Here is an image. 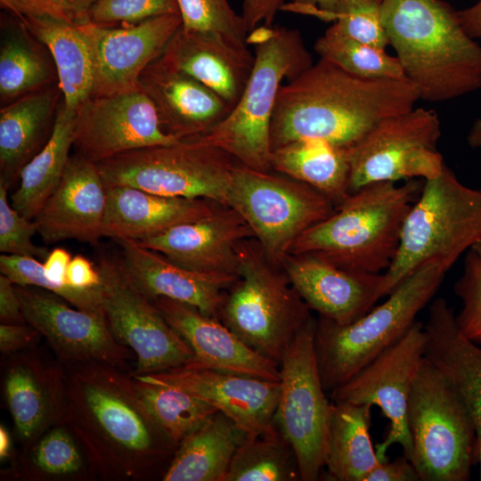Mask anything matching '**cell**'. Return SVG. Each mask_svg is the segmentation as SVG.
Segmentation results:
<instances>
[{
    "label": "cell",
    "instance_id": "cell-29",
    "mask_svg": "<svg viewBox=\"0 0 481 481\" xmlns=\"http://www.w3.org/2000/svg\"><path fill=\"white\" fill-rule=\"evenodd\" d=\"M424 329L427 336L424 357L447 378L474 421L481 480V347L461 332L452 309L441 298L429 306Z\"/></svg>",
    "mask_w": 481,
    "mask_h": 481
},
{
    "label": "cell",
    "instance_id": "cell-37",
    "mask_svg": "<svg viewBox=\"0 0 481 481\" xmlns=\"http://www.w3.org/2000/svg\"><path fill=\"white\" fill-rule=\"evenodd\" d=\"M298 460L289 442L274 425L237 448L224 481H296Z\"/></svg>",
    "mask_w": 481,
    "mask_h": 481
},
{
    "label": "cell",
    "instance_id": "cell-31",
    "mask_svg": "<svg viewBox=\"0 0 481 481\" xmlns=\"http://www.w3.org/2000/svg\"><path fill=\"white\" fill-rule=\"evenodd\" d=\"M248 435L221 412L210 416L177 446L163 481H224Z\"/></svg>",
    "mask_w": 481,
    "mask_h": 481
},
{
    "label": "cell",
    "instance_id": "cell-43",
    "mask_svg": "<svg viewBox=\"0 0 481 481\" xmlns=\"http://www.w3.org/2000/svg\"><path fill=\"white\" fill-rule=\"evenodd\" d=\"M381 5L382 0H341L332 25L350 38L386 49L389 44Z\"/></svg>",
    "mask_w": 481,
    "mask_h": 481
},
{
    "label": "cell",
    "instance_id": "cell-22",
    "mask_svg": "<svg viewBox=\"0 0 481 481\" xmlns=\"http://www.w3.org/2000/svg\"><path fill=\"white\" fill-rule=\"evenodd\" d=\"M255 234L244 218L223 206L211 215L136 241L199 273L239 276L237 246Z\"/></svg>",
    "mask_w": 481,
    "mask_h": 481
},
{
    "label": "cell",
    "instance_id": "cell-25",
    "mask_svg": "<svg viewBox=\"0 0 481 481\" xmlns=\"http://www.w3.org/2000/svg\"><path fill=\"white\" fill-rule=\"evenodd\" d=\"M139 87L155 106L163 130L179 140L206 135L232 110L212 89L159 57L141 74Z\"/></svg>",
    "mask_w": 481,
    "mask_h": 481
},
{
    "label": "cell",
    "instance_id": "cell-53",
    "mask_svg": "<svg viewBox=\"0 0 481 481\" xmlns=\"http://www.w3.org/2000/svg\"><path fill=\"white\" fill-rule=\"evenodd\" d=\"M341 0H291L282 10L312 14L325 21H334Z\"/></svg>",
    "mask_w": 481,
    "mask_h": 481
},
{
    "label": "cell",
    "instance_id": "cell-15",
    "mask_svg": "<svg viewBox=\"0 0 481 481\" xmlns=\"http://www.w3.org/2000/svg\"><path fill=\"white\" fill-rule=\"evenodd\" d=\"M426 343L424 326L416 321L396 343L331 391L332 402L375 405L388 419V433L375 449L380 462L387 461V450L394 444H399L412 461L408 404L412 383L425 358Z\"/></svg>",
    "mask_w": 481,
    "mask_h": 481
},
{
    "label": "cell",
    "instance_id": "cell-47",
    "mask_svg": "<svg viewBox=\"0 0 481 481\" xmlns=\"http://www.w3.org/2000/svg\"><path fill=\"white\" fill-rule=\"evenodd\" d=\"M98 0H0L1 8L15 16L48 17L76 25L89 22Z\"/></svg>",
    "mask_w": 481,
    "mask_h": 481
},
{
    "label": "cell",
    "instance_id": "cell-34",
    "mask_svg": "<svg viewBox=\"0 0 481 481\" xmlns=\"http://www.w3.org/2000/svg\"><path fill=\"white\" fill-rule=\"evenodd\" d=\"M16 17L48 48L56 66L62 100L68 108L77 110L91 96L93 89L92 58L80 25L48 17Z\"/></svg>",
    "mask_w": 481,
    "mask_h": 481
},
{
    "label": "cell",
    "instance_id": "cell-56",
    "mask_svg": "<svg viewBox=\"0 0 481 481\" xmlns=\"http://www.w3.org/2000/svg\"><path fill=\"white\" fill-rule=\"evenodd\" d=\"M12 438L6 428L0 426V460L4 461L11 456Z\"/></svg>",
    "mask_w": 481,
    "mask_h": 481
},
{
    "label": "cell",
    "instance_id": "cell-24",
    "mask_svg": "<svg viewBox=\"0 0 481 481\" xmlns=\"http://www.w3.org/2000/svg\"><path fill=\"white\" fill-rule=\"evenodd\" d=\"M151 301L192 350L194 358L188 364L280 380L279 363L250 348L218 318L167 298Z\"/></svg>",
    "mask_w": 481,
    "mask_h": 481
},
{
    "label": "cell",
    "instance_id": "cell-36",
    "mask_svg": "<svg viewBox=\"0 0 481 481\" xmlns=\"http://www.w3.org/2000/svg\"><path fill=\"white\" fill-rule=\"evenodd\" d=\"M76 110L59 103L52 134L41 151L22 168L20 185L11 205L29 219H34L55 190L70 159L75 142Z\"/></svg>",
    "mask_w": 481,
    "mask_h": 481
},
{
    "label": "cell",
    "instance_id": "cell-3",
    "mask_svg": "<svg viewBox=\"0 0 481 481\" xmlns=\"http://www.w3.org/2000/svg\"><path fill=\"white\" fill-rule=\"evenodd\" d=\"M381 20L420 100L440 102L481 88V45L444 0H382Z\"/></svg>",
    "mask_w": 481,
    "mask_h": 481
},
{
    "label": "cell",
    "instance_id": "cell-44",
    "mask_svg": "<svg viewBox=\"0 0 481 481\" xmlns=\"http://www.w3.org/2000/svg\"><path fill=\"white\" fill-rule=\"evenodd\" d=\"M173 13H179L176 0H98L90 10L89 20L97 26L118 28Z\"/></svg>",
    "mask_w": 481,
    "mask_h": 481
},
{
    "label": "cell",
    "instance_id": "cell-14",
    "mask_svg": "<svg viewBox=\"0 0 481 481\" xmlns=\"http://www.w3.org/2000/svg\"><path fill=\"white\" fill-rule=\"evenodd\" d=\"M97 262L108 325L115 338L136 358L131 375L156 373L192 363L191 347L154 303L130 281L118 257L102 254Z\"/></svg>",
    "mask_w": 481,
    "mask_h": 481
},
{
    "label": "cell",
    "instance_id": "cell-46",
    "mask_svg": "<svg viewBox=\"0 0 481 481\" xmlns=\"http://www.w3.org/2000/svg\"><path fill=\"white\" fill-rule=\"evenodd\" d=\"M454 293L462 303L456 321L461 332L481 346V260L469 249L461 276L454 284Z\"/></svg>",
    "mask_w": 481,
    "mask_h": 481
},
{
    "label": "cell",
    "instance_id": "cell-10",
    "mask_svg": "<svg viewBox=\"0 0 481 481\" xmlns=\"http://www.w3.org/2000/svg\"><path fill=\"white\" fill-rule=\"evenodd\" d=\"M238 164L199 137L133 150L96 163L106 187L130 186L167 197L211 200L224 206Z\"/></svg>",
    "mask_w": 481,
    "mask_h": 481
},
{
    "label": "cell",
    "instance_id": "cell-52",
    "mask_svg": "<svg viewBox=\"0 0 481 481\" xmlns=\"http://www.w3.org/2000/svg\"><path fill=\"white\" fill-rule=\"evenodd\" d=\"M0 321L1 323L26 324L14 283L4 274L0 275Z\"/></svg>",
    "mask_w": 481,
    "mask_h": 481
},
{
    "label": "cell",
    "instance_id": "cell-40",
    "mask_svg": "<svg viewBox=\"0 0 481 481\" xmlns=\"http://www.w3.org/2000/svg\"><path fill=\"white\" fill-rule=\"evenodd\" d=\"M314 49L320 59L358 77L406 79L396 56L350 38L333 25L316 39Z\"/></svg>",
    "mask_w": 481,
    "mask_h": 481
},
{
    "label": "cell",
    "instance_id": "cell-21",
    "mask_svg": "<svg viewBox=\"0 0 481 481\" xmlns=\"http://www.w3.org/2000/svg\"><path fill=\"white\" fill-rule=\"evenodd\" d=\"M281 265L308 307L338 324L359 319L387 296L384 273L345 270L309 253L288 254Z\"/></svg>",
    "mask_w": 481,
    "mask_h": 481
},
{
    "label": "cell",
    "instance_id": "cell-32",
    "mask_svg": "<svg viewBox=\"0 0 481 481\" xmlns=\"http://www.w3.org/2000/svg\"><path fill=\"white\" fill-rule=\"evenodd\" d=\"M8 13V12H7ZM58 84L48 48L11 14L1 17L0 100L2 106Z\"/></svg>",
    "mask_w": 481,
    "mask_h": 481
},
{
    "label": "cell",
    "instance_id": "cell-20",
    "mask_svg": "<svg viewBox=\"0 0 481 481\" xmlns=\"http://www.w3.org/2000/svg\"><path fill=\"white\" fill-rule=\"evenodd\" d=\"M4 371L5 402L25 452L49 428L63 423L65 368L33 347L8 355Z\"/></svg>",
    "mask_w": 481,
    "mask_h": 481
},
{
    "label": "cell",
    "instance_id": "cell-49",
    "mask_svg": "<svg viewBox=\"0 0 481 481\" xmlns=\"http://www.w3.org/2000/svg\"><path fill=\"white\" fill-rule=\"evenodd\" d=\"M288 0H243L242 19L249 33L261 23L272 27L279 11H282Z\"/></svg>",
    "mask_w": 481,
    "mask_h": 481
},
{
    "label": "cell",
    "instance_id": "cell-7",
    "mask_svg": "<svg viewBox=\"0 0 481 481\" xmlns=\"http://www.w3.org/2000/svg\"><path fill=\"white\" fill-rule=\"evenodd\" d=\"M237 254L239 277L225 292L218 319L250 348L280 363L313 318L311 309L256 238L239 242Z\"/></svg>",
    "mask_w": 481,
    "mask_h": 481
},
{
    "label": "cell",
    "instance_id": "cell-57",
    "mask_svg": "<svg viewBox=\"0 0 481 481\" xmlns=\"http://www.w3.org/2000/svg\"><path fill=\"white\" fill-rule=\"evenodd\" d=\"M467 142L471 148H481V118L473 123L467 136Z\"/></svg>",
    "mask_w": 481,
    "mask_h": 481
},
{
    "label": "cell",
    "instance_id": "cell-6",
    "mask_svg": "<svg viewBox=\"0 0 481 481\" xmlns=\"http://www.w3.org/2000/svg\"><path fill=\"white\" fill-rule=\"evenodd\" d=\"M447 272L439 265H422L403 281L382 304L359 319L338 324L319 316L314 346L326 392L340 387L386 349L416 322Z\"/></svg>",
    "mask_w": 481,
    "mask_h": 481
},
{
    "label": "cell",
    "instance_id": "cell-54",
    "mask_svg": "<svg viewBox=\"0 0 481 481\" xmlns=\"http://www.w3.org/2000/svg\"><path fill=\"white\" fill-rule=\"evenodd\" d=\"M71 258L70 253L64 249L57 248L50 251L43 263L47 278L54 282L68 284L66 275Z\"/></svg>",
    "mask_w": 481,
    "mask_h": 481
},
{
    "label": "cell",
    "instance_id": "cell-28",
    "mask_svg": "<svg viewBox=\"0 0 481 481\" xmlns=\"http://www.w3.org/2000/svg\"><path fill=\"white\" fill-rule=\"evenodd\" d=\"M223 206L207 199L167 197L130 186H110L102 235L114 240L139 241L208 216Z\"/></svg>",
    "mask_w": 481,
    "mask_h": 481
},
{
    "label": "cell",
    "instance_id": "cell-1",
    "mask_svg": "<svg viewBox=\"0 0 481 481\" xmlns=\"http://www.w3.org/2000/svg\"><path fill=\"white\" fill-rule=\"evenodd\" d=\"M64 368L63 424L80 444L90 475L111 481L153 477L177 446L152 419L135 379L99 362Z\"/></svg>",
    "mask_w": 481,
    "mask_h": 481
},
{
    "label": "cell",
    "instance_id": "cell-5",
    "mask_svg": "<svg viewBox=\"0 0 481 481\" xmlns=\"http://www.w3.org/2000/svg\"><path fill=\"white\" fill-rule=\"evenodd\" d=\"M247 43L255 45V61L239 102L199 138L246 167L270 172V128L281 82L295 78L314 62L296 29L262 25L249 33Z\"/></svg>",
    "mask_w": 481,
    "mask_h": 481
},
{
    "label": "cell",
    "instance_id": "cell-58",
    "mask_svg": "<svg viewBox=\"0 0 481 481\" xmlns=\"http://www.w3.org/2000/svg\"><path fill=\"white\" fill-rule=\"evenodd\" d=\"M481 260V240L477 241L471 249Z\"/></svg>",
    "mask_w": 481,
    "mask_h": 481
},
{
    "label": "cell",
    "instance_id": "cell-50",
    "mask_svg": "<svg viewBox=\"0 0 481 481\" xmlns=\"http://www.w3.org/2000/svg\"><path fill=\"white\" fill-rule=\"evenodd\" d=\"M420 481V476L412 464L404 455L398 456L392 461L380 462L368 474L365 481Z\"/></svg>",
    "mask_w": 481,
    "mask_h": 481
},
{
    "label": "cell",
    "instance_id": "cell-2",
    "mask_svg": "<svg viewBox=\"0 0 481 481\" xmlns=\"http://www.w3.org/2000/svg\"><path fill=\"white\" fill-rule=\"evenodd\" d=\"M419 100L407 79L362 78L320 59L281 86L271 147L316 138L350 149L382 120L413 109Z\"/></svg>",
    "mask_w": 481,
    "mask_h": 481
},
{
    "label": "cell",
    "instance_id": "cell-38",
    "mask_svg": "<svg viewBox=\"0 0 481 481\" xmlns=\"http://www.w3.org/2000/svg\"><path fill=\"white\" fill-rule=\"evenodd\" d=\"M135 379L138 392L152 419L176 446L218 412L206 401L180 388Z\"/></svg>",
    "mask_w": 481,
    "mask_h": 481
},
{
    "label": "cell",
    "instance_id": "cell-13",
    "mask_svg": "<svg viewBox=\"0 0 481 481\" xmlns=\"http://www.w3.org/2000/svg\"><path fill=\"white\" fill-rule=\"evenodd\" d=\"M441 123L431 109L413 108L378 124L347 149L348 193L378 182L431 179L445 163L437 151Z\"/></svg>",
    "mask_w": 481,
    "mask_h": 481
},
{
    "label": "cell",
    "instance_id": "cell-33",
    "mask_svg": "<svg viewBox=\"0 0 481 481\" xmlns=\"http://www.w3.org/2000/svg\"><path fill=\"white\" fill-rule=\"evenodd\" d=\"M371 406L330 403L324 467L330 480L365 481L379 463L371 438Z\"/></svg>",
    "mask_w": 481,
    "mask_h": 481
},
{
    "label": "cell",
    "instance_id": "cell-11",
    "mask_svg": "<svg viewBox=\"0 0 481 481\" xmlns=\"http://www.w3.org/2000/svg\"><path fill=\"white\" fill-rule=\"evenodd\" d=\"M226 206L244 218L278 264L306 231L336 209L331 200L308 184L240 163L233 171Z\"/></svg>",
    "mask_w": 481,
    "mask_h": 481
},
{
    "label": "cell",
    "instance_id": "cell-17",
    "mask_svg": "<svg viewBox=\"0 0 481 481\" xmlns=\"http://www.w3.org/2000/svg\"><path fill=\"white\" fill-rule=\"evenodd\" d=\"M178 141L163 130L155 106L140 87L89 97L76 110L74 146L77 154L94 163Z\"/></svg>",
    "mask_w": 481,
    "mask_h": 481
},
{
    "label": "cell",
    "instance_id": "cell-45",
    "mask_svg": "<svg viewBox=\"0 0 481 481\" xmlns=\"http://www.w3.org/2000/svg\"><path fill=\"white\" fill-rule=\"evenodd\" d=\"M8 188L0 183V251L2 254L45 260L50 251L32 241L37 224L19 213L8 200Z\"/></svg>",
    "mask_w": 481,
    "mask_h": 481
},
{
    "label": "cell",
    "instance_id": "cell-12",
    "mask_svg": "<svg viewBox=\"0 0 481 481\" xmlns=\"http://www.w3.org/2000/svg\"><path fill=\"white\" fill-rule=\"evenodd\" d=\"M315 327L311 318L282 355L273 420L295 452L303 481L318 480L324 468L330 407L317 364Z\"/></svg>",
    "mask_w": 481,
    "mask_h": 481
},
{
    "label": "cell",
    "instance_id": "cell-55",
    "mask_svg": "<svg viewBox=\"0 0 481 481\" xmlns=\"http://www.w3.org/2000/svg\"><path fill=\"white\" fill-rule=\"evenodd\" d=\"M457 15L464 31L474 39H481V0L466 9L457 10Z\"/></svg>",
    "mask_w": 481,
    "mask_h": 481
},
{
    "label": "cell",
    "instance_id": "cell-51",
    "mask_svg": "<svg viewBox=\"0 0 481 481\" xmlns=\"http://www.w3.org/2000/svg\"><path fill=\"white\" fill-rule=\"evenodd\" d=\"M66 281L71 287L80 289H91L102 286V278L97 266L82 255H77L71 258Z\"/></svg>",
    "mask_w": 481,
    "mask_h": 481
},
{
    "label": "cell",
    "instance_id": "cell-9",
    "mask_svg": "<svg viewBox=\"0 0 481 481\" xmlns=\"http://www.w3.org/2000/svg\"><path fill=\"white\" fill-rule=\"evenodd\" d=\"M412 462L420 481H467L478 462L472 417L444 375L424 358L408 404Z\"/></svg>",
    "mask_w": 481,
    "mask_h": 481
},
{
    "label": "cell",
    "instance_id": "cell-30",
    "mask_svg": "<svg viewBox=\"0 0 481 481\" xmlns=\"http://www.w3.org/2000/svg\"><path fill=\"white\" fill-rule=\"evenodd\" d=\"M61 99L58 83L2 106L0 183L8 189L48 141Z\"/></svg>",
    "mask_w": 481,
    "mask_h": 481
},
{
    "label": "cell",
    "instance_id": "cell-16",
    "mask_svg": "<svg viewBox=\"0 0 481 481\" xmlns=\"http://www.w3.org/2000/svg\"><path fill=\"white\" fill-rule=\"evenodd\" d=\"M27 322L45 337L64 366L99 362L122 368L135 356L113 336L105 315L69 306L48 290L14 284Z\"/></svg>",
    "mask_w": 481,
    "mask_h": 481
},
{
    "label": "cell",
    "instance_id": "cell-23",
    "mask_svg": "<svg viewBox=\"0 0 481 481\" xmlns=\"http://www.w3.org/2000/svg\"><path fill=\"white\" fill-rule=\"evenodd\" d=\"M107 187L96 163L71 156L59 184L33 220L45 242L96 244L103 237Z\"/></svg>",
    "mask_w": 481,
    "mask_h": 481
},
{
    "label": "cell",
    "instance_id": "cell-8",
    "mask_svg": "<svg viewBox=\"0 0 481 481\" xmlns=\"http://www.w3.org/2000/svg\"><path fill=\"white\" fill-rule=\"evenodd\" d=\"M480 240L481 190L464 185L445 165L424 181L405 218L395 257L383 273L387 296L426 263L448 272Z\"/></svg>",
    "mask_w": 481,
    "mask_h": 481
},
{
    "label": "cell",
    "instance_id": "cell-4",
    "mask_svg": "<svg viewBox=\"0 0 481 481\" xmlns=\"http://www.w3.org/2000/svg\"><path fill=\"white\" fill-rule=\"evenodd\" d=\"M422 185L415 179L403 184L378 182L348 194L329 217L306 231L289 254H314L348 271L385 272Z\"/></svg>",
    "mask_w": 481,
    "mask_h": 481
},
{
    "label": "cell",
    "instance_id": "cell-18",
    "mask_svg": "<svg viewBox=\"0 0 481 481\" xmlns=\"http://www.w3.org/2000/svg\"><path fill=\"white\" fill-rule=\"evenodd\" d=\"M181 25L180 13L153 17L126 27H101L90 21L80 25L92 58L90 97L139 88L141 74L162 54Z\"/></svg>",
    "mask_w": 481,
    "mask_h": 481
},
{
    "label": "cell",
    "instance_id": "cell-41",
    "mask_svg": "<svg viewBox=\"0 0 481 481\" xmlns=\"http://www.w3.org/2000/svg\"><path fill=\"white\" fill-rule=\"evenodd\" d=\"M0 271L14 284L34 286L48 290L80 310L105 315L102 286L91 289H80L69 284L54 282L45 275L43 263L39 259L2 254Z\"/></svg>",
    "mask_w": 481,
    "mask_h": 481
},
{
    "label": "cell",
    "instance_id": "cell-27",
    "mask_svg": "<svg viewBox=\"0 0 481 481\" xmlns=\"http://www.w3.org/2000/svg\"><path fill=\"white\" fill-rule=\"evenodd\" d=\"M159 59L212 89L232 109L245 89L255 56L249 45H239L219 34L180 27Z\"/></svg>",
    "mask_w": 481,
    "mask_h": 481
},
{
    "label": "cell",
    "instance_id": "cell-19",
    "mask_svg": "<svg viewBox=\"0 0 481 481\" xmlns=\"http://www.w3.org/2000/svg\"><path fill=\"white\" fill-rule=\"evenodd\" d=\"M135 378L169 385L197 396L231 419L249 437L274 425L280 382L185 364Z\"/></svg>",
    "mask_w": 481,
    "mask_h": 481
},
{
    "label": "cell",
    "instance_id": "cell-35",
    "mask_svg": "<svg viewBox=\"0 0 481 481\" xmlns=\"http://www.w3.org/2000/svg\"><path fill=\"white\" fill-rule=\"evenodd\" d=\"M272 169L310 185L333 201L346 198L350 175L347 149L327 141L304 138L272 151Z\"/></svg>",
    "mask_w": 481,
    "mask_h": 481
},
{
    "label": "cell",
    "instance_id": "cell-26",
    "mask_svg": "<svg viewBox=\"0 0 481 481\" xmlns=\"http://www.w3.org/2000/svg\"><path fill=\"white\" fill-rule=\"evenodd\" d=\"M118 261L130 281L149 299L163 297L218 318L226 290L239 276L199 273L180 266L135 240H116Z\"/></svg>",
    "mask_w": 481,
    "mask_h": 481
},
{
    "label": "cell",
    "instance_id": "cell-48",
    "mask_svg": "<svg viewBox=\"0 0 481 481\" xmlns=\"http://www.w3.org/2000/svg\"><path fill=\"white\" fill-rule=\"evenodd\" d=\"M42 335L29 323L0 325V351L8 356L36 347Z\"/></svg>",
    "mask_w": 481,
    "mask_h": 481
},
{
    "label": "cell",
    "instance_id": "cell-42",
    "mask_svg": "<svg viewBox=\"0 0 481 481\" xmlns=\"http://www.w3.org/2000/svg\"><path fill=\"white\" fill-rule=\"evenodd\" d=\"M186 31L214 33L224 36L239 45H249L248 31L241 15L228 0H176Z\"/></svg>",
    "mask_w": 481,
    "mask_h": 481
},
{
    "label": "cell",
    "instance_id": "cell-39",
    "mask_svg": "<svg viewBox=\"0 0 481 481\" xmlns=\"http://www.w3.org/2000/svg\"><path fill=\"white\" fill-rule=\"evenodd\" d=\"M25 452L22 473L30 480H69L89 477L85 453L62 423L45 432Z\"/></svg>",
    "mask_w": 481,
    "mask_h": 481
}]
</instances>
